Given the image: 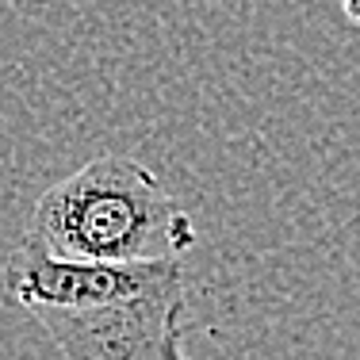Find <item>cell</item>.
Wrapping results in <instances>:
<instances>
[{"label": "cell", "mask_w": 360, "mask_h": 360, "mask_svg": "<svg viewBox=\"0 0 360 360\" xmlns=\"http://www.w3.org/2000/svg\"><path fill=\"white\" fill-rule=\"evenodd\" d=\"M0 291L65 360H188L184 261H62L23 238L0 264Z\"/></svg>", "instance_id": "obj_1"}, {"label": "cell", "mask_w": 360, "mask_h": 360, "mask_svg": "<svg viewBox=\"0 0 360 360\" xmlns=\"http://www.w3.org/2000/svg\"><path fill=\"white\" fill-rule=\"evenodd\" d=\"M23 238L62 261L142 264L180 261L195 245V226L153 169L104 153L39 195Z\"/></svg>", "instance_id": "obj_2"}, {"label": "cell", "mask_w": 360, "mask_h": 360, "mask_svg": "<svg viewBox=\"0 0 360 360\" xmlns=\"http://www.w3.org/2000/svg\"><path fill=\"white\" fill-rule=\"evenodd\" d=\"M341 12H345V20L360 27V0H341Z\"/></svg>", "instance_id": "obj_3"}]
</instances>
